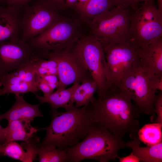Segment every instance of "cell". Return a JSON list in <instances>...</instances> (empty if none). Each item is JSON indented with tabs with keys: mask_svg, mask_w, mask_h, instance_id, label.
<instances>
[{
	"mask_svg": "<svg viewBox=\"0 0 162 162\" xmlns=\"http://www.w3.org/2000/svg\"><path fill=\"white\" fill-rule=\"evenodd\" d=\"M94 123L123 139L127 133L133 139L138 136L141 112L132 100L119 88L107 89L89 104Z\"/></svg>",
	"mask_w": 162,
	"mask_h": 162,
	"instance_id": "cell-1",
	"label": "cell"
},
{
	"mask_svg": "<svg viewBox=\"0 0 162 162\" xmlns=\"http://www.w3.org/2000/svg\"><path fill=\"white\" fill-rule=\"evenodd\" d=\"M74 106L61 112L52 109V120L39 146L54 145L60 149L74 146L85 137L94 123L88 105L79 108Z\"/></svg>",
	"mask_w": 162,
	"mask_h": 162,
	"instance_id": "cell-2",
	"label": "cell"
},
{
	"mask_svg": "<svg viewBox=\"0 0 162 162\" xmlns=\"http://www.w3.org/2000/svg\"><path fill=\"white\" fill-rule=\"evenodd\" d=\"M125 143L123 139L94 122L82 142L64 149L68 161L79 162L85 159H92L107 162L119 158L118 152L126 147Z\"/></svg>",
	"mask_w": 162,
	"mask_h": 162,
	"instance_id": "cell-3",
	"label": "cell"
},
{
	"mask_svg": "<svg viewBox=\"0 0 162 162\" xmlns=\"http://www.w3.org/2000/svg\"><path fill=\"white\" fill-rule=\"evenodd\" d=\"M131 14L128 8L119 5L94 17L88 22L92 35L103 46L129 40Z\"/></svg>",
	"mask_w": 162,
	"mask_h": 162,
	"instance_id": "cell-4",
	"label": "cell"
},
{
	"mask_svg": "<svg viewBox=\"0 0 162 162\" xmlns=\"http://www.w3.org/2000/svg\"><path fill=\"white\" fill-rule=\"evenodd\" d=\"M160 77L151 73L140 63L123 79L118 88L132 100L141 113L153 116L157 97L155 84Z\"/></svg>",
	"mask_w": 162,
	"mask_h": 162,
	"instance_id": "cell-5",
	"label": "cell"
},
{
	"mask_svg": "<svg viewBox=\"0 0 162 162\" xmlns=\"http://www.w3.org/2000/svg\"><path fill=\"white\" fill-rule=\"evenodd\" d=\"M103 47L106 62V90L118 88L123 79L140 63L137 47L130 40Z\"/></svg>",
	"mask_w": 162,
	"mask_h": 162,
	"instance_id": "cell-6",
	"label": "cell"
},
{
	"mask_svg": "<svg viewBox=\"0 0 162 162\" xmlns=\"http://www.w3.org/2000/svg\"><path fill=\"white\" fill-rule=\"evenodd\" d=\"M130 39L137 47L146 46L162 37V13L153 0L144 2L132 14Z\"/></svg>",
	"mask_w": 162,
	"mask_h": 162,
	"instance_id": "cell-7",
	"label": "cell"
},
{
	"mask_svg": "<svg viewBox=\"0 0 162 162\" xmlns=\"http://www.w3.org/2000/svg\"><path fill=\"white\" fill-rule=\"evenodd\" d=\"M72 49L97 83L98 97L101 96L106 91V62L102 45L91 35L80 37Z\"/></svg>",
	"mask_w": 162,
	"mask_h": 162,
	"instance_id": "cell-8",
	"label": "cell"
},
{
	"mask_svg": "<svg viewBox=\"0 0 162 162\" xmlns=\"http://www.w3.org/2000/svg\"><path fill=\"white\" fill-rule=\"evenodd\" d=\"M79 38L76 24L61 18L29 42L35 50L49 53L71 47Z\"/></svg>",
	"mask_w": 162,
	"mask_h": 162,
	"instance_id": "cell-9",
	"label": "cell"
},
{
	"mask_svg": "<svg viewBox=\"0 0 162 162\" xmlns=\"http://www.w3.org/2000/svg\"><path fill=\"white\" fill-rule=\"evenodd\" d=\"M24 8L21 39L25 42H29L62 18L57 10L43 0Z\"/></svg>",
	"mask_w": 162,
	"mask_h": 162,
	"instance_id": "cell-10",
	"label": "cell"
},
{
	"mask_svg": "<svg viewBox=\"0 0 162 162\" xmlns=\"http://www.w3.org/2000/svg\"><path fill=\"white\" fill-rule=\"evenodd\" d=\"M72 47L48 53L57 63L59 84L57 89H64L71 84L80 83L85 80L92 78L88 70L74 53Z\"/></svg>",
	"mask_w": 162,
	"mask_h": 162,
	"instance_id": "cell-11",
	"label": "cell"
},
{
	"mask_svg": "<svg viewBox=\"0 0 162 162\" xmlns=\"http://www.w3.org/2000/svg\"><path fill=\"white\" fill-rule=\"evenodd\" d=\"M35 50L21 38L0 42V68L4 75L30 62Z\"/></svg>",
	"mask_w": 162,
	"mask_h": 162,
	"instance_id": "cell-12",
	"label": "cell"
},
{
	"mask_svg": "<svg viewBox=\"0 0 162 162\" xmlns=\"http://www.w3.org/2000/svg\"><path fill=\"white\" fill-rule=\"evenodd\" d=\"M21 9L0 6V42L21 38Z\"/></svg>",
	"mask_w": 162,
	"mask_h": 162,
	"instance_id": "cell-13",
	"label": "cell"
},
{
	"mask_svg": "<svg viewBox=\"0 0 162 162\" xmlns=\"http://www.w3.org/2000/svg\"><path fill=\"white\" fill-rule=\"evenodd\" d=\"M140 63L158 76H162V37L148 45L137 47Z\"/></svg>",
	"mask_w": 162,
	"mask_h": 162,
	"instance_id": "cell-14",
	"label": "cell"
},
{
	"mask_svg": "<svg viewBox=\"0 0 162 162\" xmlns=\"http://www.w3.org/2000/svg\"><path fill=\"white\" fill-rule=\"evenodd\" d=\"M16 101L11 108L6 112L0 115V120L6 119L8 122L25 119L32 122L37 117L43 115L39 109V104L33 105L27 103L20 94H15Z\"/></svg>",
	"mask_w": 162,
	"mask_h": 162,
	"instance_id": "cell-15",
	"label": "cell"
},
{
	"mask_svg": "<svg viewBox=\"0 0 162 162\" xmlns=\"http://www.w3.org/2000/svg\"><path fill=\"white\" fill-rule=\"evenodd\" d=\"M31 122L25 119L9 122L7 126L4 128L5 142L2 145L12 141L26 142L34 136V134L40 129L32 126Z\"/></svg>",
	"mask_w": 162,
	"mask_h": 162,
	"instance_id": "cell-16",
	"label": "cell"
},
{
	"mask_svg": "<svg viewBox=\"0 0 162 162\" xmlns=\"http://www.w3.org/2000/svg\"><path fill=\"white\" fill-rule=\"evenodd\" d=\"M22 146L15 141L8 142L3 146L2 154L23 162H32L38 155L37 144L28 142Z\"/></svg>",
	"mask_w": 162,
	"mask_h": 162,
	"instance_id": "cell-17",
	"label": "cell"
},
{
	"mask_svg": "<svg viewBox=\"0 0 162 162\" xmlns=\"http://www.w3.org/2000/svg\"><path fill=\"white\" fill-rule=\"evenodd\" d=\"M80 84L74 83L70 87L63 89H57L47 97L36 95L40 103H47L50 104L52 109L63 108L66 111L72 108L74 106L72 98L74 92Z\"/></svg>",
	"mask_w": 162,
	"mask_h": 162,
	"instance_id": "cell-18",
	"label": "cell"
},
{
	"mask_svg": "<svg viewBox=\"0 0 162 162\" xmlns=\"http://www.w3.org/2000/svg\"><path fill=\"white\" fill-rule=\"evenodd\" d=\"M138 136L130 141L126 142V147L130 148L132 152L140 160L144 162L162 161V142L146 147L140 146Z\"/></svg>",
	"mask_w": 162,
	"mask_h": 162,
	"instance_id": "cell-19",
	"label": "cell"
},
{
	"mask_svg": "<svg viewBox=\"0 0 162 162\" xmlns=\"http://www.w3.org/2000/svg\"><path fill=\"white\" fill-rule=\"evenodd\" d=\"M119 5L116 0H88L76 9L88 22L94 17Z\"/></svg>",
	"mask_w": 162,
	"mask_h": 162,
	"instance_id": "cell-20",
	"label": "cell"
},
{
	"mask_svg": "<svg viewBox=\"0 0 162 162\" xmlns=\"http://www.w3.org/2000/svg\"><path fill=\"white\" fill-rule=\"evenodd\" d=\"M97 90V83L92 78L83 80L76 88L73 96L75 106L79 107L86 106L93 102L95 99L94 94Z\"/></svg>",
	"mask_w": 162,
	"mask_h": 162,
	"instance_id": "cell-21",
	"label": "cell"
},
{
	"mask_svg": "<svg viewBox=\"0 0 162 162\" xmlns=\"http://www.w3.org/2000/svg\"><path fill=\"white\" fill-rule=\"evenodd\" d=\"M162 124L155 122L144 125L140 129L137 135L140 140L148 146L162 142Z\"/></svg>",
	"mask_w": 162,
	"mask_h": 162,
	"instance_id": "cell-22",
	"label": "cell"
},
{
	"mask_svg": "<svg viewBox=\"0 0 162 162\" xmlns=\"http://www.w3.org/2000/svg\"><path fill=\"white\" fill-rule=\"evenodd\" d=\"M37 151L39 162L68 161V157L66 150L57 148L54 145L38 146Z\"/></svg>",
	"mask_w": 162,
	"mask_h": 162,
	"instance_id": "cell-23",
	"label": "cell"
},
{
	"mask_svg": "<svg viewBox=\"0 0 162 162\" xmlns=\"http://www.w3.org/2000/svg\"><path fill=\"white\" fill-rule=\"evenodd\" d=\"M2 87L0 90V96L9 94H23L28 92L35 94L39 91L36 83L25 82L4 85Z\"/></svg>",
	"mask_w": 162,
	"mask_h": 162,
	"instance_id": "cell-24",
	"label": "cell"
},
{
	"mask_svg": "<svg viewBox=\"0 0 162 162\" xmlns=\"http://www.w3.org/2000/svg\"><path fill=\"white\" fill-rule=\"evenodd\" d=\"M13 72L22 81L36 83L35 68L32 60L28 64L16 69Z\"/></svg>",
	"mask_w": 162,
	"mask_h": 162,
	"instance_id": "cell-25",
	"label": "cell"
},
{
	"mask_svg": "<svg viewBox=\"0 0 162 162\" xmlns=\"http://www.w3.org/2000/svg\"><path fill=\"white\" fill-rule=\"evenodd\" d=\"M35 80L38 89L42 91L44 97H47L53 92L47 82L40 76L36 74Z\"/></svg>",
	"mask_w": 162,
	"mask_h": 162,
	"instance_id": "cell-26",
	"label": "cell"
},
{
	"mask_svg": "<svg viewBox=\"0 0 162 162\" xmlns=\"http://www.w3.org/2000/svg\"><path fill=\"white\" fill-rule=\"evenodd\" d=\"M154 112L157 116L155 122L162 124V91H159L154 104Z\"/></svg>",
	"mask_w": 162,
	"mask_h": 162,
	"instance_id": "cell-27",
	"label": "cell"
},
{
	"mask_svg": "<svg viewBox=\"0 0 162 162\" xmlns=\"http://www.w3.org/2000/svg\"><path fill=\"white\" fill-rule=\"evenodd\" d=\"M40 76L47 82L53 91L56 88H57L59 84L58 79L57 75H46Z\"/></svg>",
	"mask_w": 162,
	"mask_h": 162,
	"instance_id": "cell-28",
	"label": "cell"
},
{
	"mask_svg": "<svg viewBox=\"0 0 162 162\" xmlns=\"http://www.w3.org/2000/svg\"><path fill=\"white\" fill-rule=\"evenodd\" d=\"M32 0H5L8 6L21 9L27 5Z\"/></svg>",
	"mask_w": 162,
	"mask_h": 162,
	"instance_id": "cell-29",
	"label": "cell"
},
{
	"mask_svg": "<svg viewBox=\"0 0 162 162\" xmlns=\"http://www.w3.org/2000/svg\"><path fill=\"white\" fill-rule=\"evenodd\" d=\"M58 10L65 7V0H43Z\"/></svg>",
	"mask_w": 162,
	"mask_h": 162,
	"instance_id": "cell-30",
	"label": "cell"
},
{
	"mask_svg": "<svg viewBox=\"0 0 162 162\" xmlns=\"http://www.w3.org/2000/svg\"><path fill=\"white\" fill-rule=\"evenodd\" d=\"M118 159L120 162H139L140 161L132 152L128 155L122 158L119 157Z\"/></svg>",
	"mask_w": 162,
	"mask_h": 162,
	"instance_id": "cell-31",
	"label": "cell"
},
{
	"mask_svg": "<svg viewBox=\"0 0 162 162\" xmlns=\"http://www.w3.org/2000/svg\"><path fill=\"white\" fill-rule=\"evenodd\" d=\"M119 5L126 8H132L133 5V0H116Z\"/></svg>",
	"mask_w": 162,
	"mask_h": 162,
	"instance_id": "cell-32",
	"label": "cell"
},
{
	"mask_svg": "<svg viewBox=\"0 0 162 162\" xmlns=\"http://www.w3.org/2000/svg\"><path fill=\"white\" fill-rule=\"evenodd\" d=\"M5 142L4 128H3L0 124V144L3 145Z\"/></svg>",
	"mask_w": 162,
	"mask_h": 162,
	"instance_id": "cell-33",
	"label": "cell"
},
{
	"mask_svg": "<svg viewBox=\"0 0 162 162\" xmlns=\"http://www.w3.org/2000/svg\"><path fill=\"white\" fill-rule=\"evenodd\" d=\"M78 0H65V7H74L78 4Z\"/></svg>",
	"mask_w": 162,
	"mask_h": 162,
	"instance_id": "cell-34",
	"label": "cell"
},
{
	"mask_svg": "<svg viewBox=\"0 0 162 162\" xmlns=\"http://www.w3.org/2000/svg\"><path fill=\"white\" fill-rule=\"evenodd\" d=\"M149 0H133V5L132 8L135 10L138 8V4L140 2H144Z\"/></svg>",
	"mask_w": 162,
	"mask_h": 162,
	"instance_id": "cell-35",
	"label": "cell"
},
{
	"mask_svg": "<svg viewBox=\"0 0 162 162\" xmlns=\"http://www.w3.org/2000/svg\"><path fill=\"white\" fill-rule=\"evenodd\" d=\"M158 9L159 11L162 13V0H158Z\"/></svg>",
	"mask_w": 162,
	"mask_h": 162,
	"instance_id": "cell-36",
	"label": "cell"
},
{
	"mask_svg": "<svg viewBox=\"0 0 162 162\" xmlns=\"http://www.w3.org/2000/svg\"><path fill=\"white\" fill-rule=\"evenodd\" d=\"M87 0H78V4L75 7V8L85 3Z\"/></svg>",
	"mask_w": 162,
	"mask_h": 162,
	"instance_id": "cell-37",
	"label": "cell"
},
{
	"mask_svg": "<svg viewBox=\"0 0 162 162\" xmlns=\"http://www.w3.org/2000/svg\"><path fill=\"white\" fill-rule=\"evenodd\" d=\"M4 76V75L2 73L1 69L0 68V87L1 86V82L2 78Z\"/></svg>",
	"mask_w": 162,
	"mask_h": 162,
	"instance_id": "cell-38",
	"label": "cell"
},
{
	"mask_svg": "<svg viewBox=\"0 0 162 162\" xmlns=\"http://www.w3.org/2000/svg\"><path fill=\"white\" fill-rule=\"evenodd\" d=\"M3 149V146L1 144H0V155L2 154Z\"/></svg>",
	"mask_w": 162,
	"mask_h": 162,
	"instance_id": "cell-39",
	"label": "cell"
},
{
	"mask_svg": "<svg viewBox=\"0 0 162 162\" xmlns=\"http://www.w3.org/2000/svg\"><path fill=\"white\" fill-rule=\"evenodd\" d=\"M5 0H0V4L1 3L5 2Z\"/></svg>",
	"mask_w": 162,
	"mask_h": 162,
	"instance_id": "cell-40",
	"label": "cell"
},
{
	"mask_svg": "<svg viewBox=\"0 0 162 162\" xmlns=\"http://www.w3.org/2000/svg\"><path fill=\"white\" fill-rule=\"evenodd\" d=\"M1 88H0V90Z\"/></svg>",
	"mask_w": 162,
	"mask_h": 162,
	"instance_id": "cell-41",
	"label": "cell"
}]
</instances>
